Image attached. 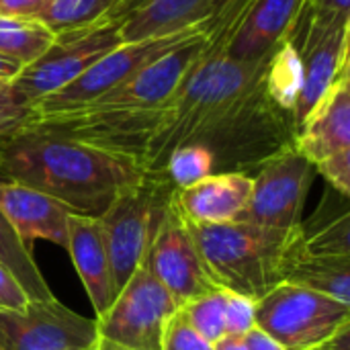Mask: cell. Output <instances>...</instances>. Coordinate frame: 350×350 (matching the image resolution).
I'll return each mask as SVG.
<instances>
[{
    "label": "cell",
    "instance_id": "obj_28",
    "mask_svg": "<svg viewBox=\"0 0 350 350\" xmlns=\"http://www.w3.org/2000/svg\"><path fill=\"white\" fill-rule=\"evenodd\" d=\"M160 350H213V345L207 342L187 320L180 308L168 318L162 330Z\"/></svg>",
    "mask_w": 350,
    "mask_h": 350
},
{
    "label": "cell",
    "instance_id": "obj_20",
    "mask_svg": "<svg viewBox=\"0 0 350 350\" xmlns=\"http://www.w3.org/2000/svg\"><path fill=\"white\" fill-rule=\"evenodd\" d=\"M322 211L312 221H301L304 252L312 256H350V213L347 203L336 209L326 191Z\"/></svg>",
    "mask_w": 350,
    "mask_h": 350
},
{
    "label": "cell",
    "instance_id": "obj_4",
    "mask_svg": "<svg viewBox=\"0 0 350 350\" xmlns=\"http://www.w3.org/2000/svg\"><path fill=\"white\" fill-rule=\"evenodd\" d=\"M187 224L215 285L252 301L287 283L306 250L301 224L291 230L246 221Z\"/></svg>",
    "mask_w": 350,
    "mask_h": 350
},
{
    "label": "cell",
    "instance_id": "obj_11",
    "mask_svg": "<svg viewBox=\"0 0 350 350\" xmlns=\"http://www.w3.org/2000/svg\"><path fill=\"white\" fill-rule=\"evenodd\" d=\"M316 168L295 146H287L265 160L252 174V193L238 221L291 230L301 224V211Z\"/></svg>",
    "mask_w": 350,
    "mask_h": 350
},
{
    "label": "cell",
    "instance_id": "obj_12",
    "mask_svg": "<svg viewBox=\"0 0 350 350\" xmlns=\"http://www.w3.org/2000/svg\"><path fill=\"white\" fill-rule=\"evenodd\" d=\"M301 57V88L293 107L295 133L349 70L350 21L314 18L304 12L293 37Z\"/></svg>",
    "mask_w": 350,
    "mask_h": 350
},
{
    "label": "cell",
    "instance_id": "obj_1",
    "mask_svg": "<svg viewBox=\"0 0 350 350\" xmlns=\"http://www.w3.org/2000/svg\"><path fill=\"white\" fill-rule=\"evenodd\" d=\"M269 59H234L203 41L197 66L142 152V168L160 174L174 148L201 146L213 158V172L252 174L265 160L293 146V115L267 86Z\"/></svg>",
    "mask_w": 350,
    "mask_h": 350
},
{
    "label": "cell",
    "instance_id": "obj_35",
    "mask_svg": "<svg viewBox=\"0 0 350 350\" xmlns=\"http://www.w3.org/2000/svg\"><path fill=\"white\" fill-rule=\"evenodd\" d=\"M322 350H350V322L342 324L322 347Z\"/></svg>",
    "mask_w": 350,
    "mask_h": 350
},
{
    "label": "cell",
    "instance_id": "obj_9",
    "mask_svg": "<svg viewBox=\"0 0 350 350\" xmlns=\"http://www.w3.org/2000/svg\"><path fill=\"white\" fill-rule=\"evenodd\" d=\"M176 310L178 304L139 262L107 312L94 318L98 338L129 350H160L164 324Z\"/></svg>",
    "mask_w": 350,
    "mask_h": 350
},
{
    "label": "cell",
    "instance_id": "obj_26",
    "mask_svg": "<svg viewBox=\"0 0 350 350\" xmlns=\"http://www.w3.org/2000/svg\"><path fill=\"white\" fill-rule=\"evenodd\" d=\"M180 312L207 342L215 345L226 336V289L203 293L180 306Z\"/></svg>",
    "mask_w": 350,
    "mask_h": 350
},
{
    "label": "cell",
    "instance_id": "obj_39",
    "mask_svg": "<svg viewBox=\"0 0 350 350\" xmlns=\"http://www.w3.org/2000/svg\"><path fill=\"white\" fill-rule=\"evenodd\" d=\"M94 350H129V349H123V347H117V345H111V342H107V340H100V338H98V342H96Z\"/></svg>",
    "mask_w": 350,
    "mask_h": 350
},
{
    "label": "cell",
    "instance_id": "obj_36",
    "mask_svg": "<svg viewBox=\"0 0 350 350\" xmlns=\"http://www.w3.org/2000/svg\"><path fill=\"white\" fill-rule=\"evenodd\" d=\"M146 0H117V4L113 6V10L107 14L109 21H115V23H121L125 16H129L137 6H142Z\"/></svg>",
    "mask_w": 350,
    "mask_h": 350
},
{
    "label": "cell",
    "instance_id": "obj_32",
    "mask_svg": "<svg viewBox=\"0 0 350 350\" xmlns=\"http://www.w3.org/2000/svg\"><path fill=\"white\" fill-rule=\"evenodd\" d=\"M306 12L314 18L350 21V0H308Z\"/></svg>",
    "mask_w": 350,
    "mask_h": 350
},
{
    "label": "cell",
    "instance_id": "obj_19",
    "mask_svg": "<svg viewBox=\"0 0 350 350\" xmlns=\"http://www.w3.org/2000/svg\"><path fill=\"white\" fill-rule=\"evenodd\" d=\"M221 0H146L119 23L121 41L168 35L205 21Z\"/></svg>",
    "mask_w": 350,
    "mask_h": 350
},
{
    "label": "cell",
    "instance_id": "obj_7",
    "mask_svg": "<svg viewBox=\"0 0 350 350\" xmlns=\"http://www.w3.org/2000/svg\"><path fill=\"white\" fill-rule=\"evenodd\" d=\"M254 322L285 350H322L326 340L350 322V306L293 283H281L256 301Z\"/></svg>",
    "mask_w": 350,
    "mask_h": 350
},
{
    "label": "cell",
    "instance_id": "obj_14",
    "mask_svg": "<svg viewBox=\"0 0 350 350\" xmlns=\"http://www.w3.org/2000/svg\"><path fill=\"white\" fill-rule=\"evenodd\" d=\"M293 146L314 168L332 158L350 156V70L297 129Z\"/></svg>",
    "mask_w": 350,
    "mask_h": 350
},
{
    "label": "cell",
    "instance_id": "obj_23",
    "mask_svg": "<svg viewBox=\"0 0 350 350\" xmlns=\"http://www.w3.org/2000/svg\"><path fill=\"white\" fill-rule=\"evenodd\" d=\"M0 265L6 267L16 281L21 283L23 291L33 301H43L55 297L45 283L37 262L33 260L31 250L25 246L12 224L6 219V215L0 211Z\"/></svg>",
    "mask_w": 350,
    "mask_h": 350
},
{
    "label": "cell",
    "instance_id": "obj_16",
    "mask_svg": "<svg viewBox=\"0 0 350 350\" xmlns=\"http://www.w3.org/2000/svg\"><path fill=\"white\" fill-rule=\"evenodd\" d=\"M308 0H256L236 31L228 55L234 59H260L277 51L285 39H293Z\"/></svg>",
    "mask_w": 350,
    "mask_h": 350
},
{
    "label": "cell",
    "instance_id": "obj_25",
    "mask_svg": "<svg viewBox=\"0 0 350 350\" xmlns=\"http://www.w3.org/2000/svg\"><path fill=\"white\" fill-rule=\"evenodd\" d=\"M267 86L273 98L293 115L301 88V57L293 39H285L269 59Z\"/></svg>",
    "mask_w": 350,
    "mask_h": 350
},
{
    "label": "cell",
    "instance_id": "obj_5",
    "mask_svg": "<svg viewBox=\"0 0 350 350\" xmlns=\"http://www.w3.org/2000/svg\"><path fill=\"white\" fill-rule=\"evenodd\" d=\"M209 21H211V14L197 25L178 29V31L168 33V35H158V37H148V39L117 45L115 49L105 53L98 62H94L74 82H70L62 90L45 96L43 100L35 103L29 109L23 127L29 121L70 113V111H76V109L88 105L90 100H94V98L103 96L105 92L117 88L119 84H123L133 74H137L146 66L154 64L162 55L176 51V49L205 37L209 33Z\"/></svg>",
    "mask_w": 350,
    "mask_h": 350
},
{
    "label": "cell",
    "instance_id": "obj_27",
    "mask_svg": "<svg viewBox=\"0 0 350 350\" xmlns=\"http://www.w3.org/2000/svg\"><path fill=\"white\" fill-rule=\"evenodd\" d=\"M160 174H164L176 189H183L213 174V158L201 146H180L168 154Z\"/></svg>",
    "mask_w": 350,
    "mask_h": 350
},
{
    "label": "cell",
    "instance_id": "obj_37",
    "mask_svg": "<svg viewBox=\"0 0 350 350\" xmlns=\"http://www.w3.org/2000/svg\"><path fill=\"white\" fill-rule=\"evenodd\" d=\"M21 70H23V66H18L16 62H10V59L0 55V86H10Z\"/></svg>",
    "mask_w": 350,
    "mask_h": 350
},
{
    "label": "cell",
    "instance_id": "obj_18",
    "mask_svg": "<svg viewBox=\"0 0 350 350\" xmlns=\"http://www.w3.org/2000/svg\"><path fill=\"white\" fill-rule=\"evenodd\" d=\"M76 273L92 301L94 314L100 316L115 299L111 260L98 217L74 215L68 217V250Z\"/></svg>",
    "mask_w": 350,
    "mask_h": 350
},
{
    "label": "cell",
    "instance_id": "obj_10",
    "mask_svg": "<svg viewBox=\"0 0 350 350\" xmlns=\"http://www.w3.org/2000/svg\"><path fill=\"white\" fill-rule=\"evenodd\" d=\"M174 191L160 211L142 262L180 308L187 301L217 289V285L201 258Z\"/></svg>",
    "mask_w": 350,
    "mask_h": 350
},
{
    "label": "cell",
    "instance_id": "obj_40",
    "mask_svg": "<svg viewBox=\"0 0 350 350\" xmlns=\"http://www.w3.org/2000/svg\"><path fill=\"white\" fill-rule=\"evenodd\" d=\"M0 350H2V347H0Z\"/></svg>",
    "mask_w": 350,
    "mask_h": 350
},
{
    "label": "cell",
    "instance_id": "obj_38",
    "mask_svg": "<svg viewBox=\"0 0 350 350\" xmlns=\"http://www.w3.org/2000/svg\"><path fill=\"white\" fill-rule=\"evenodd\" d=\"M213 350H250L244 338L238 336H224L221 340H217L213 345Z\"/></svg>",
    "mask_w": 350,
    "mask_h": 350
},
{
    "label": "cell",
    "instance_id": "obj_33",
    "mask_svg": "<svg viewBox=\"0 0 350 350\" xmlns=\"http://www.w3.org/2000/svg\"><path fill=\"white\" fill-rule=\"evenodd\" d=\"M47 4L49 0H0V14L39 21Z\"/></svg>",
    "mask_w": 350,
    "mask_h": 350
},
{
    "label": "cell",
    "instance_id": "obj_13",
    "mask_svg": "<svg viewBox=\"0 0 350 350\" xmlns=\"http://www.w3.org/2000/svg\"><path fill=\"white\" fill-rule=\"evenodd\" d=\"M96 320L84 318L55 297L0 310L2 350H94Z\"/></svg>",
    "mask_w": 350,
    "mask_h": 350
},
{
    "label": "cell",
    "instance_id": "obj_17",
    "mask_svg": "<svg viewBox=\"0 0 350 350\" xmlns=\"http://www.w3.org/2000/svg\"><path fill=\"white\" fill-rule=\"evenodd\" d=\"M252 193V174L213 172L189 187L176 189L174 197L189 221L232 224L238 221Z\"/></svg>",
    "mask_w": 350,
    "mask_h": 350
},
{
    "label": "cell",
    "instance_id": "obj_30",
    "mask_svg": "<svg viewBox=\"0 0 350 350\" xmlns=\"http://www.w3.org/2000/svg\"><path fill=\"white\" fill-rule=\"evenodd\" d=\"M27 113L29 111L14 98L10 86H0V142L21 131Z\"/></svg>",
    "mask_w": 350,
    "mask_h": 350
},
{
    "label": "cell",
    "instance_id": "obj_8",
    "mask_svg": "<svg viewBox=\"0 0 350 350\" xmlns=\"http://www.w3.org/2000/svg\"><path fill=\"white\" fill-rule=\"evenodd\" d=\"M121 43L119 23L109 18L82 31L55 35V43L39 59L18 72L10 90L29 111L35 103L74 82L94 62Z\"/></svg>",
    "mask_w": 350,
    "mask_h": 350
},
{
    "label": "cell",
    "instance_id": "obj_21",
    "mask_svg": "<svg viewBox=\"0 0 350 350\" xmlns=\"http://www.w3.org/2000/svg\"><path fill=\"white\" fill-rule=\"evenodd\" d=\"M287 283L350 306V256H312L304 252Z\"/></svg>",
    "mask_w": 350,
    "mask_h": 350
},
{
    "label": "cell",
    "instance_id": "obj_22",
    "mask_svg": "<svg viewBox=\"0 0 350 350\" xmlns=\"http://www.w3.org/2000/svg\"><path fill=\"white\" fill-rule=\"evenodd\" d=\"M55 43V33H51L37 18H18L0 14V55L16 62L18 66H29L39 59Z\"/></svg>",
    "mask_w": 350,
    "mask_h": 350
},
{
    "label": "cell",
    "instance_id": "obj_3",
    "mask_svg": "<svg viewBox=\"0 0 350 350\" xmlns=\"http://www.w3.org/2000/svg\"><path fill=\"white\" fill-rule=\"evenodd\" d=\"M205 39L207 35L162 55L88 105L70 113L29 121L21 131H47L74 137L129 156L139 164L142 152L162 123L172 96L197 66Z\"/></svg>",
    "mask_w": 350,
    "mask_h": 350
},
{
    "label": "cell",
    "instance_id": "obj_31",
    "mask_svg": "<svg viewBox=\"0 0 350 350\" xmlns=\"http://www.w3.org/2000/svg\"><path fill=\"white\" fill-rule=\"evenodd\" d=\"M29 295L23 291L16 277L0 265V310H21L29 304Z\"/></svg>",
    "mask_w": 350,
    "mask_h": 350
},
{
    "label": "cell",
    "instance_id": "obj_24",
    "mask_svg": "<svg viewBox=\"0 0 350 350\" xmlns=\"http://www.w3.org/2000/svg\"><path fill=\"white\" fill-rule=\"evenodd\" d=\"M117 0H49L39 21L55 35L88 29L113 10Z\"/></svg>",
    "mask_w": 350,
    "mask_h": 350
},
{
    "label": "cell",
    "instance_id": "obj_29",
    "mask_svg": "<svg viewBox=\"0 0 350 350\" xmlns=\"http://www.w3.org/2000/svg\"><path fill=\"white\" fill-rule=\"evenodd\" d=\"M256 318V301L226 291V336L244 338L254 326Z\"/></svg>",
    "mask_w": 350,
    "mask_h": 350
},
{
    "label": "cell",
    "instance_id": "obj_34",
    "mask_svg": "<svg viewBox=\"0 0 350 350\" xmlns=\"http://www.w3.org/2000/svg\"><path fill=\"white\" fill-rule=\"evenodd\" d=\"M246 345L250 350H285L277 340H273L269 334H265L260 328H252L246 336H244Z\"/></svg>",
    "mask_w": 350,
    "mask_h": 350
},
{
    "label": "cell",
    "instance_id": "obj_6",
    "mask_svg": "<svg viewBox=\"0 0 350 350\" xmlns=\"http://www.w3.org/2000/svg\"><path fill=\"white\" fill-rule=\"evenodd\" d=\"M174 189L164 174H146L142 183L119 193L98 217L111 260L115 295L139 267L160 211Z\"/></svg>",
    "mask_w": 350,
    "mask_h": 350
},
{
    "label": "cell",
    "instance_id": "obj_15",
    "mask_svg": "<svg viewBox=\"0 0 350 350\" xmlns=\"http://www.w3.org/2000/svg\"><path fill=\"white\" fill-rule=\"evenodd\" d=\"M0 211L12 224L29 250L35 240H47L68 250L70 211L55 199L0 176Z\"/></svg>",
    "mask_w": 350,
    "mask_h": 350
},
{
    "label": "cell",
    "instance_id": "obj_2",
    "mask_svg": "<svg viewBox=\"0 0 350 350\" xmlns=\"http://www.w3.org/2000/svg\"><path fill=\"white\" fill-rule=\"evenodd\" d=\"M146 174L129 156L57 133L18 131L0 142V176L55 199L74 215L100 217Z\"/></svg>",
    "mask_w": 350,
    "mask_h": 350
}]
</instances>
